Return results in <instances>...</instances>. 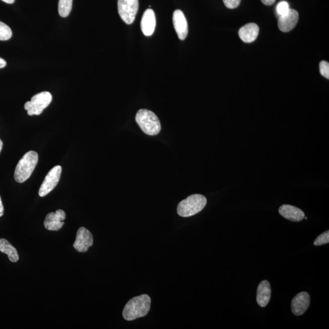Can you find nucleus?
Returning <instances> with one entry per match:
<instances>
[{
	"label": "nucleus",
	"mask_w": 329,
	"mask_h": 329,
	"mask_svg": "<svg viewBox=\"0 0 329 329\" xmlns=\"http://www.w3.org/2000/svg\"><path fill=\"white\" fill-rule=\"evenodd\" d=\"M151 302V298L148 295H142L131 299L123 309V318L130 321L146 316L150 310Z\"/></svg>",
	"instance_id": "1"
},
{
	"label": "nucleus",
	"mask_w": 329,
	"mask_h": 329,
	"mask_svg": "<svg viewBox=\"0 0 329 329\" xmlns=\"http://www.w3.org/2000/svg\"><path fill=\"white\" fill-rule=\"evenodd\" d=\"M38 159V154L33 151H29L23 155L15 170V180L18 183H23L30 178L36 168Z\"/></svg>",
	"instance_id": "2"
},
{
	"label": "nucleus",
	"mask_w": 329,
	"mask_h": 329,
	"mask_svg": "<svg viewBox=\"0 0 329 329\" xmlns=\"http://www.w3.org/2000/svg\"><path fill=\"white\" fill-rule=\"evenodd\" d=\"M136 121L143 133L149 136H156L160 132V120L151 111L140 109L138 111Z\"/></svg>",
	"instance_id": "3"
},
{
	"label": "nucleus",
	"mask_w": 329,
	"mask_h": 329,
	"mask_svg": "<svg viewBox=\"0 0 329 329\" xmlns=\"http://www.w3.org/2000/svg\"><path fill=\"white\" fill-rule=\"evenodd\" d=\"M207 204L205 197L199 194L190 195L184 199L178 205V215L183 217H190L196 215L203 210Z\"/></svg>",
	"instance_id": "4"
},
{
	"label": "nucleus",
	"mask_w": 329,
	"mask_h": 329,
	"mask_svg": "<svg viewBox=\"0 0 329 329\" xmlns=\"http://www.w3.org/2000/svg\"><path fill=\"white\" fill-rule=\"evenodd\" d=\"M52 99L51 94L48 92L37 93L32 97L30 101L26 102L25 109L28 111L29 116H39L51 103Z\"/></svg>",
	"instance_id": "5"
},
{
	"label": "nucleus",
	"mask_w": 329,
	"mask_h": 329,
	"mask_svg": "<svg viewBox=\"0 0 329 329\" xmlns=\"http://www.w3.org/2000/svg\"><path fill=\"white\" fill-rule=\"evenodd\" d=\"M139 5V0H118L119 14L126 24L131 25L134 22Z\"/></svg>",
	"instance_id": "6"
},
{
	"label": "nucleus",
	"mask_w": 329,
	"mask_h": 329,
	"mask_svg": "<svg viewBox=\"0 0 329 329\" xmlns=\"http://www.w3.org/2000/svg\"><path fill=\"white\" fill-rule=\"evenodd\" d=\"M61 173L62 167L60 166L54 167L49 172L40 187V196H45L53 190L60 180Z\"/></svg>",
	"instance_id": "7"
},
{
	"label": "nucleus",
	"mask_w": 329,
	"mask_h": 329,
	"mask_svg": "<svg viewBox=\"0 0 329 329\" xmlns=\"http://www.w3.org/2000/svg\"><path fill=\"white\" fill-rule=\"evenodd\" d=\"M93 244V237L92 233L86 228H79L76 234V240L73 247L79 252H86Z\"/></svg>",
	"instance_id": "8"
},
{
	"label": "nucleus",
	"mask_w": 329,
	"mask_h": 329,
	"mask_svg": "<svg viewBox=\"0 0 329 329\" xmlns=\"http://www.w3.org/2000/svg\"><path fill=\"white\" fill-rule=\"evenodd\" d=\"M66 218V212L63 210H58L55 213H49L46 215L44 221V226L47 230L58 231L63 228Z\"/></svg>",
	"instance_id": "9"
},
{
	"label": "nucleus",
	"mask_w": 329,
	"mask_h": 329,
	"mask_svg": "<svg viewBox=\"0 0 329 329\" xmlns=\"http://www.w3.org/2000/svg\"><path fill=\"white\" fill-rule=\"evenodd\" d=\"M299 20V13L297 11L290 9L288 13L279 17L278 27L281 31L290 32L295 28Z\"/></svg>",
	"instance_id": "10"
},
{
	"label": "nucleus",
	"mask_w": 329,
	"mask_h": 329,
	"mask_svg": "<svg viewBox=\"0 0 329 329\" xmlns=\"http://www.w3.org/2000/svg\"><path fill=\"white\" fill-rule=\"evenodd\" d=\"M310 297L308 293L302 292L298 294L292 301V311L296 316H301L309 307Z\"/></svg>",
	"instance_id": "11"
},
{
	"label": "nucleus",
	"mask_w": 329,
	"mask_h": 329,
	"mask_svg": "<svg viewBox=\"0 0 329 329\" xmlns=\"http://www.w3.org/2000/svg\"><path fill=\"white\" fill-rule=\"evenodd\" d=\"M173 21L179 39L181 40L186 39L189 29H188L187 21L183 11L176 10L173 13Z\"/></svg>",
	"instance_id": "12"
},
{
	"label": "nucleus",
	"mask_w": 329,
	"mask_h": 329,
	"mask_svg": "<svg viewBox=\"0 0 329 329\" xmlns=\"http://www.w3.org/2000/svg\"><path fill=\"white\" fill-rule=\"evenodd\" d=\"M141 29L146 36H151L154 33L156 19L155 13L151 9H148L144 13L141 21Z\"/></svg>",
	"instance_id": "13"
},
{
	"label": "nucleus",
	"mask_w": 329,
	"mask_h": 329,
	"mask_svg": "<svg viewBox=\"0 0 329 329\" xmlns=\"http://www.w3.org/2000/svg\"><path fill=\"white\" fill-rule=\"evenodd\" d=\"M279 212L285 218L294 222L302 221L304 218L305 213L303 211L293 205L284 204L279 208Z\"/></svg>",
	"instance_id": "14"
},
{
	"label": "nucleus",
	"mask_w": 329,
	"mask_h": 329,
	"mask_svg": "<svg viewBox=\"0 0 329 329\" xmlns=\"http://www.w3.org/2000/svg\"><path fill=\"white\" fill-rule=\"evenodd\" d=\"M259 28L257 24L254 23H248L240 29L239 31V37L244 42L251 43L256 40Z\"/></svg>",
	"instance_id": "15"
},
{
	"label": "nucleus",
	"mask_w": 329,
	"mask_h": 329,
	"mask_svg": "<svg viewBox=\"0 0 329 329\" xmlns=\"http://www.w3.org/2000/svg\"><path fill=\"white\" fill-rule=\"evenodd\" d=\"M271 296V286L268 281H263L258 285L257 292V304L261 307H265L269 303Z\"/></svg>",
	"instance_id": "16"
},
{
	"label": "nucleus",
	"mask_w": 329,
	"mask_h": 329,
	"mask_svg": "<svg viewBox=\"0 0 329 329\" xmlns=\"http://www.w3.org/2000/svg\"><path fill=\"white\" fill-rule=\"evenodd\" d=\"M0 252L8 255L9 259L12 262H17L19 260L18 252L8 240L0 239Z\"/></svg>",
	"instance_id": "17"
},
{
	"label": "nucleus",
	"mask_w": 329,
	"mask_h": 329,
	"mask_svg": "<svg viewBox=\"0 0 329 329\" xmlns=\"http://www.w3.org/2000/svg\"><path fill=\"white\" fill-rule=\"evenodd\" d=\"M73 0H60L58 4L59 14L62 17L69 16L72 9Z\"/></svg>",
	"instance_id": "18"
},
{
	"label": "nucleus",
	"mask_w": 329,
	"mask_h": 329,
	"mask_svg": "<svg viewBox=\"0 0 329 329\" xmlns=\"http://www.w3.org/2000/svg\"><path fill=\"white\" fill-rule=\"evenodd\" d=\"M13 36V32L9 26L4 22H0V40H10Z\"/></svg>",
	"instance_id": "19"
},
{
	"label": "nucleus",
	"mask_w": 329,
	"mask_h": 329,
	"mask_svg": "<svg viewBox=\"0 0 329 329\" xmlns=\"http://www.w3.org/2000/svg\"><path fill=\"white\" fill-rule=\"evenodd\" d=\"M328 242L329 231H327L324 232V233L319 235V236L316 238L315 242H314V245L321 246L322 245H325V244L328 243Z\"/></svg>",
	"instance_id": "20"
},
{
	"label": "nucleus",
	"mask_w": 329,
	"mask_h": 329,
	"mask_svg": "<svg viewBox=\"0 0 329 329\" xmlns=\"http://www.w3.org/2000/svg\"><path fill=\"white\" fill-rule=\"evenodd\" d=\"M276 10H277V13L279 17L284 16L290 10L289 4L287 2H281L278 5Z\"/></svg>",
	"instance_id": "21"
},
{
	"label": "nucleus",
	"mask_w": 329,
	"mask_h": 329,
	"mask_svg": "<svg viewBox=\"0 0 329 329\" xmlns=\"http://www.w3.org/2000/svg\"><path fill=\"white\" fill-rule=\"evenodd\" d=\"M320 73L322 76L327 79H329V64L327 62L323 61L319 64Z\"/></svg>",
	"instance_id": "22"
},
{
	"label": "nucleus",
	"mask_w": 329,
	"mask_h": 329,
	"mask_svg": "<svg viewBox=\"0 0 329 329\" xmlns=\"http://www.w3.org/2000/svg\"><path fill=\"white\" fill-rule=\"evenodd\" d=\"M226 7L229 9H235L239 7L241 0H223Z\"/></svg>",
	"instance_id": "23"
},
{
	"label": "nucleus",
	"mask_w": 329,
	"mask_h": 329,
	"mask_svg": "<svg viewBox=\"0 0 329 329\" xmlns=\"http://www.w3.org/2000/svg\"><path fill=\"white\" fill-rule=\"evenodd\" d=\"M264 5L271 6L275 4L276 0H261Z\"/></svg>",
	"instance_id": "24"
},
{
	"label": "nucleus",
	"mask_w": 329,
	"mask_h": 329,
	"mask_svg": "<svg viewBox=\"0 0 329 329\" xmlns=\"http://www.w3.org/2000/svg\"><path fill=\"white\" fill-rule=\"evenodd\" d=\"M4 207L3 205L1 196H0V217L4 215Z\"/></svg>",
	"instance_id": "25"
},
{
	"label": "nucleus",
	"mask_w": 329,
	"mask_h": 329,
	"mask_svg": "<svg viewBox=\"0 0 329 329\" xmlns=\"http://www.w3.org/2000/svg\"><path fill=\"white\" fill-rule=\"evenodd\" d=\"M7 64V62L4 59L0 58V69L4 68Z\"/></svg>",
	"instance_id": "26"
},
{
	"label": "nucleus",
	"mask_w": 329,
	"mask_h": 329,
	"mask_svg": "<svg viewBox=\"0 0 329 329\" xmlns=\"http://www.w3.org/2000/svg\"><path fill=\"white\" fill-rule=\"evenodd\" d=\"M2 1L7 3L8 4H14L15 0H2Z\"/></svg>",
	"instance_id": "27"
},
{
	"label": "nucleus",
	"mask_w": 329,
	"mask_h": 329,
	"mask_svg": "<svg viewBox=\"0 0 329 329\" xmlns=\"http://www.w3.org/2000/svg\"><path fill=\"white\" fill-rule=\"evenodd\" d=\"M3 148V142L1 139H0V152L2 151V149Z\"/></svg>",
	"instance_id": "28"
}]
</instances>
